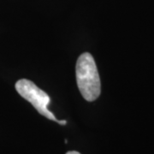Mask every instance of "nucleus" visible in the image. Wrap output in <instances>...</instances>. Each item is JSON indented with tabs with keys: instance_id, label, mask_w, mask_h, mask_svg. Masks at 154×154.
<instances>
[{
	"instance_id": "4",
	"label": "nucleus",
	"mask_w": 154,
	"mask_h": 154,
	"mask_svg": "<svg viewBox=\"0 0 154 154\" xmlns=\"http://www.w3.org/2000/svg\"><path fill=\"white\" fill-rule=\"evenodd\" d=\"M66 154H81L78 152H75V151H70V152H68Z\"/></svg>"
},
{
	"instance_id": "1",
	"label": "nucleus",
	"mask_w": 154,
	"mask_h": 154,
	"mask_svg": "<svg viewBox=\"0 0 154 154\" xmlns=\"http://www.w3.org/2000/svg\"><path fill=\"white\" fill-rule=\"evenodd\" d=\"M76 81L79 91L88 102L98 99L101 93V84L97 65L93 56L82 53L77 59Z\"/></svg>"
},
{
	"instance_id": "3",
	"label": "nucleus",
	"mask_w": 154,
	"mask_h": 154,
	"mask_svg": "<svg viewBox=\"0 0 154 154\" xmlns=\"http://www.w3.org/2000/svg\"><path fill=\"white\" fill-rule=\"evenodd\" d=\"M58 123H60L61 125H65L67 123V121H65V120H58Z\"/></svg>"
},
{
	"instance_id": "2",
	"label": "nucleus",
	"mask_w": 154,
	"mask_h": 154,
	"mask_svg": "<svg viewBox=\"0 0 154 154\" xmlns=\"http://www.w3.org/2000/svg\"><path fill=\"white\" fill-rule=\"evenodd\" d=\"M16 89L23 99L33 105L39 114L45 116L49 120L58 122L55 116L47 109V106L51 102L49 95L38 88L33 82L27 79H21L16 83Z\"/></svg>"
}]
</instances>
